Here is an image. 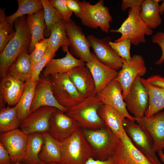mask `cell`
Listing matches in <instances>:
<instances>
[{
	"label": "cell",
	"instance_id": "1",
	"mask_svg": "<svg viewBox=\"0 0 164 164\" xmlns=\"http://www.w3.org/2000/svg\"><path fill=\"white\" fill-rule=\"evenodd\" d=\"M15 33L0 54V76L2 78L8 73V69L17 57L23 52L28 51L31 35L26 16L19 17L14 23Z\"/></svg>",
	"mask_w": 164,
	"mask_h": 164
},
{
	"label": "cell",
	"instance_id": "2",
	"mask_svg": "<svg viewBox=\"0 0 164 164\" xmlns=\"http://www.w3.org/2000/svg\"><path fill=\"white\" fill-rule=\"evenodd\" d=\"M103 104L95 95L85 99L68 109L65 113L76 121L83 129H98L106 126L98 112Z\"/></svg>",
	"mask_w": 164,
	"mask_h": 164
},
{
	"label": "cell",
	"instance_id": "3",
	"mask_svg": "<svg viewBox=\"0 0 164 164\" xmlns=\"http://www.w3.org/2000/svg\"><path fill=\"white\" fill-rule=\"evenodd\" d=\"M82 129L92 149V157L101 161L112 158L120 138L106 126L97 129Z\"/></svg>",
	"mask_w": 164,
	"mask_h": 164
},
{
	"label": "cell",
	"instance_id": "4",
	"mask_svg": "<svg viewBox=\"0 0 164 164\" xmlns=\"http://www.w3.org/2000/svg\"><path fill=\"white\" fill-rule=\"evenodd\" d=\"M60 164H85L93 157L91 148L80 128L69 138L60 142Z\"/></svg>",
	"mask_w": 164,
	"mask_h": 164
},
{
	"label": "cell",
	"instance_id": "5",
	"mask_svg": "<svg viewBox=\"0 0 164 164\" xmlns=\"http://www.w3.org/2000/svg\"><path fill=\"white\" fill-rule=\"evenodd\" d=\"M141 8L130 9L127 18L118 29H112V33L121 34L120 37L114 42H119L125 39H130L131 43L137 46L145 42V36H151L152 30L144 22L140 16Z\"/></svg>",
	"mask_w": 164,
	"mask_h": 164
},
{
	"label": "cell",
	"instance_id": "6",
	"mask_svg": "<svg viewBox=\"0 0 164 164\" xmlns=\"http://www.w3.org/2000/svg\"><path fill=\"white\" fill-rule=\"evenodd\" d=\"M79 3L81 12L77 17L84 25L93 29L99 27L103 32H109L112 19L104 0H99L94 5L84 0L79 1Z\"/></svg>",
	"mask_w": 164,
	"mask_h": 164
},
{
	"label": "cell",
	"instance_id": "7",
	"mask_svg": "<svg viewBox=\"0 0 164 164\" xmlns=\"http://www.w3.org/2000/svg\"><path fill=\"white\" fill-rule=\"evenodd\" d=\"M50 76L53 94L61 106L68 110L85 99L70 80L68 73Z\"/></svg>",
	"mask_w": 164,
	"mask_h": 164
},
{
	"label": "cell",
	"instance_id": "8",
	"mask_svg": "<svg viewBox=\"0 0 164 164\" xmlns=\"http://www.w3.org/2000/svg\"><path fill=\"white\" fill-rule=\"evenodd\" d=\"M125 131L134 146L155 164H163L154 150V144L146 129L138 124L127 118L123 121Z\"/></svg>",
	"mask_w": 164,
	"mask_h": 164
},
{
	"label": "cell",
	"instance_id": "9",
	"mask_svg": "<svg viewBox=\"0 0 164 164\" xmlns=\"http://www.w3.org/2000/svg\"><path fill=\"white\" fill-rule=\"evenodd\" d=\"M64 22L70 43V52L85 63L91 61L93 57L90 51V44L81 28L72 19Z\"/></svg>",
	"mask_w": 164,
	"mask_h": 164
},
{
	"label": "cell",
	"instance_id": "10",
	"mask_svg": "<svg viewBox=\"0 0 164 164\" xmlns=\"http://www.w3.org/2000/svg\"><path fill=\"white\" fill-rule=\"evenodd\" d=\"M141 77L138 76L131 85L124 99L127 110L137 119L145 116L149 106L148 93L140 80Z\"/></svg>",
	"mask_w": 164,
	"mask_h": 164
},
{
	"label": "cell",
	"instance_id": "11",
	"mask_svg": "<svg viewBox=\"0 0 164 164\" xmlns=\"http://www.w3.org/2000/svg\"><path fill=\"white\" fill-rule=\"evenodd\" d=\"M28 136L19 128L1 133L0 143L8 151L11 163L23 161L26 154Z\"/></svg>",
	"mask_w": 164,
	"mask_h": 164
},
{
	"label": "cell",
	"instance_id": "12",
	"mask_svg": "<svg viewBox=\"0 0 164 164\" xmlns=\"http://www.w3.org/2000/svg\"><path fill=\"white\" fill-rule=\"evenodd\" d=\"M87 38L93 53L100 62L116 71L121 68L122 59L110 45V37L107 36L100 39L90 35Z\"/></svg>",
	"mask_w": 164,
	"mask_h": 164
},
{
	"label": "cell",
	"instance_id": "13",
	"mask_svg": "<svg viewBox=\"0 0 164 164\" xmlns=\"http://www.w3.org/2000/svg\"><path fill=\"white\" fill-rule=\"evenodd\" d=\"M112 164H155L132 145L126 132L120 138Z\"/></svg>",
	"mask_w": 164,
	"mask_h": 164
},
{
	"label": "cell",
	"instance_id": "14",
	"mask_svg": "<svg viewBox=\"0 0 164 164\" xmlns=\"http://www.w3.org/2000/svg\"><path fill=\"white\" fill-rule=\"evenodd\" d=\"M122 62V67L115 79L121 86L124 99L136 77L138 75L143 76L145 74L146 68L143 58L140 55H133L128 62Z\"/></svg>",
	"mask_w": 164,
	"mask_h": 164
},
{
	"label": "cell",
	"instance_id": "15",
	"mask_svg": "<svg viewBox=\"0 0 164 164\" xmlns=\"http://www.w3.org/2000/svg\"><path fill=\"white\" fill-rule=\"evenodd\" d=\"M80 127L76 121L67 115L65 112L57 109L51 116L48 132L55 140L61 142Z\"/></svg>",
	"mask_w": 164,
	"mask_h": 164
},
{
	"label": "cell",
	"instance_id": "16",
	"mask_svg": "<svg viewBox=\"0 0 164 164\" xmlns=\"http://www.w3.org/2000/svg\"><path fill=\"white\" fill-rule=\"evenodd\" d=\"M104 104L110 106L124 117L135 122V118L128 112L122 95V89L115 79L111 81L96 95Z\"/></svg>",
	"mask_w": 164,
	"mask_h": 164
},
{
	"label": "cell",
	"instance_id": "17",
	"mask_svg": "<svg viewBox=\"0 0 164 164\" xmlns=\"http://www.w3.org/2000/svg\"><path fill=\"white\" fill-rule=\"evenodd\" d=\"M56 109L48 106L38 108L22 121L20 129L28 135L48 132L51 116Z\"/></svg>",
	"mask_w": 164,
	"mask_h": 164
},
{
	"label": "cell",
	"instance_id": "18",
	"mask_svg": "<svg viewBox=\"0 0 164 164\" xmlns=\"http://www.w3.org/2000/svg\"><path fill=\"white\" fill-rule=\"evenodd\" d=\"M26 82L8 72L2 78L0 84V107L15 106L24 91Z\"/></svg>",
	"mask_w": 164,
	"mask_h": 164
},
{
	"label": "cell",
	"instance_id": "19",
	"mask_svg": "<svg viewBox=\"0 0 164 164\" xmlns=\"http://www.w3.org/2000/svg\"><path fill=\"white\" fill-rule=\"evenodd\" d=\"M136 121L144 127L151 136L155 152L163 151L164 149V111L149 117L145 116L136 119Z\"/></svg>",
	"mask_w": 164,
	"mask_h": 164
},
{
	"label": "cell",
	"instance_id": "20",
	"mask_svg": "<svg viewBox=\"0 0 164 164\" xmlns=\"http://www.w3.org/2000/svg\"><path fill=\"white\" fill-rule=\"evenodd\" d=\"M48 77L40 79L37 82L31 107V113L41 107L45 106L55 107L65 112L67 110L60 105L55 99L51 81Z\"/></svg>",
	"mask_w": 164,
	"mask_h": 164
},
{
	"label": "cell",
	"instance_id": "21",
	"mask_svg": "<svg viewBox=\"0 0 164 164\" xmlns=\"http://www.w3.org/2000/svg\"><path fill=\"white\" fill-rule=\"evenodd\" d=\"M68 73L70 80L83 98L96 95L93 77L86 65L76 67Z\"/></svg>",
	"mask_w": 164,
	"mask_h": 164
},
{
	"label": "cell",
	"instance_id": "22",
	"mask_svg": "<svg viewBox=\"0 0 164 164\" xmlns=\"http://www.w3.org/2000/svg\"><path fill=\"white\" fill-rule=\"evenodd\" d=\"M93 59L86 63L93 77L95 86V94L101 91L111 81L116 78L118 72L100 62L92 52Z\"/></svg>",
	"mask_w": 164,
	"mask_h": 164
},
{
	"label": "cell",
	"instance_id": "23",
	"mask_svg": "<svg viewBox=\"0 0 164 164\" xmlns=\"http://www.w3.org/2000/svg\"><path fill=\"white\" fill-rule=\"evenodd\" d=\"M62 48L63 51L66 53V56L61 58L51 59L43 71L44 77L56 74L68 73L76 67L86 65L85 62L74 56L69 51L68 46H62Z\"/></svg>",
	"mask_w": 164,
	"mask_h": 164
},
{
	"label": "cell",
	"instance_id": "24",
	"mask_svg": "<svg viewBox=\"0 0 164 164\" xmlns=\"http://www.w3.org/2000/svg\"><path fill=\"white\" fill-rule=\"evenodd\" d=\"M99 116L103 120L105 125L119 138L125 133L123 121L125 118L119 112L112 107L103 104L98 110Z\"/></svg>",
	"mask_w": 164,
	"mask_h": 164
},
{
	"label": "cell",
	"instance_id": "25",
	"mask_svg": "<svg viewBox=\"0 0 164 164\" xmlns=\"http://www.w3.org/2000/svg\"><path fill=\"white\" fill-rule=\"evenodd\" d=\"M26 20L31 35V42L28 49L30 54L34 50L36 44L44 38L46 25L43 9L33 14L27 15Z\"/></svg>",
	"mask_w": 164,
	"mask_h": 164
},
{
	"label": "cell",
	"instance_id": "26",
	"mask_svg": "<svg viewBox=\"0 0 164 164\" xmlns=\"http://www.w3.org/2000/svg\"><path fill=\"white\" fill-rule=\"evenodd\" d=\"M32 64L30 54L27 51L22 52L9 67L8 72L24 81L31 79Z\"/></svg>",
	"mask_w": 164,
	"mask_h": 164
},
{
	"label": "cell",
	"instance_id": "27",
	"mask_svg": "<svg viewBox=\"0 0 164 164\" xmlns=\"http://www.w3.org/2000/svg\"><path fill=\"white\" fill-rule=\"evenodd\" d=\"M44 142L39 154L42 162L60 163L61 155L60 142L53 138L48 132L43 133Z\"/></svg>",
	"mask_w": 164,
	"mask_h": 164
},
{
	"label": "cell",
	"instance_id": "28",
	"mask_svg": "<svg viewBox=\"0 0 164 164\" xmlns=\"http://www.w3.org/2000/svg\"><path fill=\"white\" fill-rule=\"evenodd\" d=\"M140 80L148 93L149 106L145 116L149 117L164 108V88L152 85L146 79L141 77Z\"/></svg>",
	"mask_w": 164,
	"mask_h": 164
},
{
	"label": "cell",
	"instance_id": "29",
	"mask_svg": "<svg viewBox=\"0 0 164 164\" xmlns=\"http://www.w3.org/2000/svg\"><path fill=\"white\" fill-rule=\"evenodd\" d=\"M160 0H143L140 11L141 18L150 29H155L162 23L159 11V2Z\"/></svg>",
	"mask_w": 164,
	"mask_h": 164
},
{
	"label": "cell",
	"instance_id": "30",
	"mask_svg": "<svg viewBox=\"0 0 164 164\" xmlns=\"http://www.w3.org/2000/svg\"><path fill=\"white\" fill-rule=\"evenodd\" d=\"M37 82H34L31 79L26 81L24 91L19 102L16 104L18 116L19 119L22 121L26 118L31 113V107Z\"/></svg>",
	"mask_w": 164,
	"mask_h": 164
},
{
	"label": "cell",
	"instance_id": "31",
	"mask_svg": "<svg viewBox=\"0 0 164 164\" xmlns=\"http://www.w3.org/2000/svg\"><path fill=\"white\" fill-rule=\"evenodd\" d=\"M44 142L43 133L29 135L26 152L22 162L26 164H41L39 155Z\"/></svg>",
	"mask_w": 164,
	"mask_h": 164
},
{
	"label": "cell",
	"instance_id": "32",
	"mask_svg": "<svg viewBox=\"0 0 164 164\" xmlns=\"http://www.w3.org/2000/svg\"><path fill=\"white\" fill-rule=\"evenodd\" d=\"M70 46V43L66 32L64 21L60 20L52 27L49 37L48 47L55 54L61 46Z\"/></svg>",
	"mask_w": 164,
	"mask_h": 164
},
{
	"label": "cell",
	"instance_id": "33",
	"mask_svg": "<svg viewBox=\"0 0 164 164\" xmlns=\"http://www.w3.org/2000/svg\"><path fill=\"white\" fill-rule=\"evenodd\" d=\"M17 107L0 108V132L2 133L18 128L22 122L18 118Z\"/></svg>",
	"mask_w": 164,
	"mask_h": 164
},
{
	"label": "cell",
	"instance_id": "34",
	"mask_svg": "<svg viewBox=\"0 0 164 164\" xmlns=\"http://www.w3.org/2000/svg\"><path fill=\"white\" fill-rule=\"evenodd\" d=\"M18 8L13 14L6 16L7 21L13 25L15 21L25 15H31L43 8L41 0H17Z\"/></svg>",
	"mask_w": 164,
	"mask_h": 164
},
{
	"label": "cell",
	"instance_id": "35",
	"mask_svg": "<svg viewBox=\"0 0 164 164\" xmlns=\"http://www.w3.org/2000/svg\"><path fill=\"white\" fill-rule=\"evenodd\" d=\"M5 9L0 8V53L14 37L15 30L14 25L10 23L5 14Z\"/></svg>",
	"mask_w": 164,
	"mask_h": 164
},
{
	"label": "cell",
	"instance_id": "36",
	"mask_svg": "<svg viewBox=\"0 0 164 164\" xmlns=\"http://www.w3.org/2000/svg\"><path fill=\"white\" fill-rule=\"evenodd\" d=\"M44 12V19L46 25L44 36H50L52 27L59 21L63 20L57 11L50 3L48 0H41Z\"/></svg>",
	"mask_w": 164,
	"mask_h": 164
},
{
	"label": "cell",
	"instance_id": "37",
	"mask_svg": "<svg viewBox=\"0 0 164 164\" xmlns=\"http://www.w3.org/2000/svg\"><path fill=\"white\" fill-rule=\"evenodd\" d=\"M131 44L129 39L117 42L111 41L109 43L110 46L121 57L122 61L126 62H129L131 59L130 52Z\"/></svg>",
	"mask_w": 164,
	"mask_h": 164
},
{
	"label": "cell",
	"instance_id": "38",
	"mask_svg": "<svg viewBox=\"0 0 164 164\" xmlns=\"http://www.w3.org/2000/svg\"><path fill=\"white\" fill-rule=\"evenodd\" d=\"M55 54L48 47L42 58L33 67L32 75L31 78L33 81L36 82L40 79L41 72L48 62L53 58Z\"/></svg>",
	"mask_w": 164,
	"mask_h": 164
},
{
	"label": "cell",
	"instance_id": "39",
	"mask_svg": "<svg viewBox=\"0 0 164 164\" xmlns=\"http://www.w3.org/2000/svg\"><path fill=\"white\" fill-rule=\"evenodd\" d=\"M49 38H44L37 43L30 53L33 67L42 58L48 47Z\"/></svg>",
	"mask_w": 164,
	"mask_h": 164
},
{
	"label": "cell",
	"instance_id": "40",
	"mask_svg": "<svg viewBox=\"0 0 164 164\" xmlns=\"http://www.w3.org/2000/svg\"><path fill=\"white\" fill-rule=\"evenodd\" d=\"M49 1L52 7L57 10L63 20L68 21L71 19L73 12L68 7L66 0H49Z\"/></svg>",
	"mask_w": 164,
	"mask_h": 164
},
{
	"label": "cell",
	"instance_id": "41",
	"mask_svg": "<svg viewBox=\"0 0 164 164\" xmlns=\"http://www.w3.org/2000/svg\"><path fill=\"white\" fill-rule=\"evenodd\" d=\"M152 41L154 43L158 44L161 49V56L160 59L155 63L156 64L161 65L164 62V35L163 32H156L153 36Z\"/></svg>",
	"mask_w": 164,
	"mask_h": 164
},
{
	"label": "cell",
	"instance_id": "42",
	"mask_svg": "<svg viewBox=\"0 0 164 164\" xmlns=\"http://www.w3.org/2000/svg\"><path fill=\"white\" fill-rule=\"evenodd\" d=\"M143 0H123L121 4V10L125 11L127 9L141 8Z\"/></svg>",
	"mask_w": 164,
	"mask_h": 164
},
{
	"label": "cell",
	"instance_id": "43",
	"mask_svg": "<svg viewBox=\"0 0 164 164\" xmlns=\"http://www.w3.org/2000/svg\"><path fill=\"white\" fill-rule=\"evenodd\" d=\"M67 4L70 10L77 17L81 13V8L79 0H66Z\"/></svg>",
	"mask_w": 164,
	"mask_h": 164
},
{
	"label": "cell",
	"instance_id": "44",
	"mask_svg": "<svg viewBox=\"0 0 164 164\" xmlns=\"http://www.w3.org/2000/svg\"><path fill=\"white\" fill-rule=\"evenodd\" d=\"M150 83L154 86L164 88V77L158 75L151 76L146 79Z\"/></svg>",
	"mask_w": 164,
	"mask_h": 164
},
{
	"label": "cell",
	"instance_id": "45",
	"mask_svg": "<svg viewBox=\"0 0 164 164\" xmlns=\"http://www.w3.org/2000/svg\"><path fill=\"white\" fill-rule=\"evenodd\" d=\"M9 154L5 148L0 143V164L11 163Z\"/></svg>",
	"mask_w": 164,
	"mask_h": 164
},
{
	"label": "cell",
	"instance_id": "46",
	"mask_svg": "<svg viewBox=\"0 0 164 164\" xmlns=\"http://www.w3.org/2000/svg\"><path fill=\"white\" fill-rule=\"evenodd\" d=\"M85 164H112L111 158L105 161L95 159L91 157L89 159Z\"/></svg>",
	"mask_w": 164,
	"mask_h": 164
},
{
	"label": "cell",
	"instance_id": "47",
	"mask_svg": "<svg viewBox=\"0 0 164 164\" xmlns=\"http://www.w3.org/2000/svg\"><path fill=\"white\" fill-rule=\"evenodd\" d=\"M159 11L160 15H162L164 12V0H163L162 4L159 6Z\"/></svg>",
	"mask_w": 164,
	"mask_h": 164
},
{
	"label": "cell",
	"instance_id": "48",
	"mask_svg": "<svg viewBox=\"0 0 164 164\" xmlns=\"http://www.w3.org/2000/svg\"><path fill=\"white\" fill-rule=\"evenodd\" d=\"M159 156L162 163L164 164V153L163 151L158 152Z\"/></svg>",
	"mask_w": 164,
	"mask_h": 164
},
{
	"label": "cell",
	"instance_id": "49",
	"mask_svg": "<svg viewBox=\"0 0 164 164\" xmlns=\"http://www.w3.org/2000/svg\"><path fill=\"white\" fill-rule=\"evenodd\" d=\"M41 164H60L59 163H55V162H52V163H44L42 162Z\"/></svg>",
	"mask_w": 164,
	"mask_h": 164
},
{
	"label": "cell",
	"instance_id": "50",
	"mask_svg": "<svg viewBox=\"0 0 164 164\" xmlns=\"http://www.w3.org/2000/svg\"><path fill=\"white\" fill-rule=\"evenodd\" d=\"M10 164H26L23 163H21V162H16L14 163H11Z\"/></svg>",
	"mask_w": 164,
	"mask_h": 164
},
{
	"label": "cell",
	"instance_id": "51",
	"mask_svg": "<svg viewBox=\"0 0 164 164\" xmlns=\"http://www.w3.org/2000/svg\"><path fill=\"white\" fill-rule=\"evenodd\" d=\"M163 34H164V32H163Z\"/></svg>",
	"mask_w": 164,
	"mask_h": 164
}]
</instances>
